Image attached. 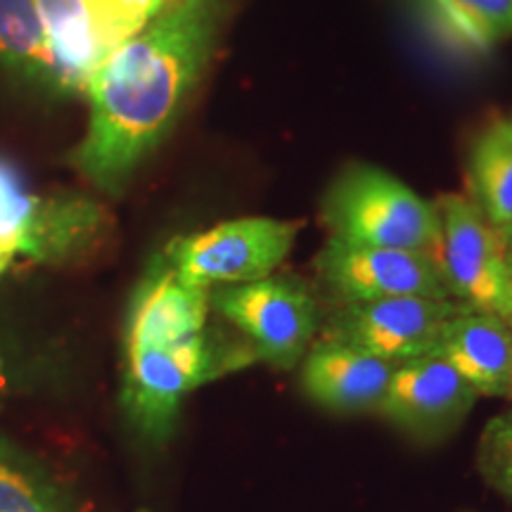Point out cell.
Masks as SVG:
<instances>
[{
	"mask_svg": "<svg viewBox=\"0 0 512 512\" xmlns=\"http://www.w3.org/2000/svg\"><path fill=\"white\" fill-rule=\"evenodd\" d=\"M230 0H174L95 69L86 88L88 126L72 166L119 197L164 143L207 72Z\"/></svg>",
	"mask_w": 512,
	"mask_h": 512,
	"instance_id": "1",
	"label": "cell"
},
{
	"mask_svg": "<svg viewBox=\"0 0 512 512\" xmlns=\"http://www.w3.org/2000/svg\"><path fill=\"white\" fill-rule=\"evenodd\" d=\"M330 238L349 245L420 252L437 261V207L373 164H351L330 183L320 207Z\"/></svg>",
	"mask_w": 512,
	"mask_h": 512,
	"instance_id": "2",
	"label": "cell"
},
{
	"mask_svg": "<svg viewBox=\"0 0 512 512\" xmlns=\"http://www.w3.org/2000/svg\"><path fill=\"white\" fill-rule=\"evenodd\" d=\"M124 354L121 403L133 425L155 441L174 432L181 403L190 392L256 361L252 347L221 344L207 330L174 344L128 347Z\"/></svg>",
	"mask_w": 512,
	"mask_h": 512,
	"instance_id": "3",
	"label": "cell"
},
{
	"mask_svg": "<svg viewBox=\"0 0 512 512\" xmlns=\"http://www.w3.org/2000/svg\"><path fill=\"white\" fill-rule=\"evenodd\" d=\"M437 266L448 297L460 299L467 309L494 313L505 323L512 320L510 247L486 221L482 209L465 195H441Z\"/></svg>",
	"mask_w": 512,
	"mask_h": 512,
	"instance_id": "4",
	"label": "cell"
},
{
	"mask_svg": "<svg viewBox=\"0 0 512 512\" xmlns=\"http://www.w3.org/2000/svg\"><path fill=\"white\" fill-rule=\"evenodd\" d=\"M299 228V221L247 216L171 240L164 256L178 278L192 287L252 283L283 264Z\"/></svg>",
	"mask_w": 512,
	"mask_h": 512,
	"instance_id": "5",
	"label": "cell"
},
{
	"mask_svg": "<svg viewBox=\"0 0 512 512\" xmlns=\"http://www.w3.org/2000/svg\"><path fill=\"white\" fill-rule=\"evenodd\" d=\"M209 304L245 335L256 361L275 368L297 366L318 328L311 292L302 280L287 275L223 285L209 292Z\"/></svg>",
	"mask_w": 512,
	"mask_h": 512,
	"instance_id": "6",
	"label": "cell"
},
{
	"mask_svg": "<svg viewBox=\"0 0 512 512\" xmlns=\"http://www.w3.org/2000/svg\"><path fill=\"white\" fill-rule=\"evenodd\" d=\"M460 306L451 299L432 297H394L344 304V309L330 320L325 339L342 342L399 366L434 354L448 320L456 316Z\"/></svg>",
	"mask_w": 512,
	"mask_h": 512,
	"instance_id": "7",
	"label": "cell"
},
{
	"mask_svg": "<svg viewBox=\"0 0 512 512\" xmlns=\"http://www.w3.org/2000/svg\"><path fill=\"white\" fill-rule=\"evenodd\" d=\"M316 271L344 304L394 297L451 299L437 261L406 249L349 245L330 238L320 249Z\"/></svg>",
	"mask_w": 512,
	"mask_h": 512,
	"instance_id": "8",
	"label": "cell"
},
{
	"mask_svg": "<svg viewBox=\"0 0 512 512\" xmlns=\"http://www.w3.org/2000/svg\"><path fill=\"white\" fill-rule=\"evenodd\" d=\"M477 394L444 356L399 363L377 411L418 439L451 434L475 406Z\"/></svg>",
	"mask_w": 512,
	"mask_h": 512,
	"instance_id": "9",
	"label": "cell"
},
{
	"mask_svg": "<svg viewBox=\"0 0 512 512\" xmlns=\"http://www.w3.org/2000/svg\"><path fill=\"white\" fill-rule=\"evenodd\" d=\"M209 290L178 278L164 254L155 256L131 297L124 349L174 344L207 330Z\"/></svg>",
	"mask_w": 512,
	"mask_h": 512,
	"instance_id": "10",
	"label": "cell"
},
{
	"mask_svg": "<svg viewBox=\"0 0 512 512\" xmlns=\"http://www.w3.org/2000/svg\"><path fill=\"white\" fill-rule=\"evenodd\" d=\"M394 370V363L323 339L306 356L302 384L309 399L328 411H375L387 394Z\"/></svg>",
	"mask_w": 512,
	"mask_h": 512,
	"instance_id": "11",
	"label": "cell"
},
{
	"mask_svg": "<svg viewBox=\"0 0 512 512\" xmlns=\"http://www.w3.org/2000/svg\"><path fill=\"white\" fill-rule=\"evenodd\" d=\"M114 228L105 207L86 195H43L22 256L36 264H81L100 252Z\"/></svg>",
	"mask_w": 512,
	"mask_h": 512,
	"instance_id": "12",
	"label": "cell"
},
{
	"mask_svg": "<svg viewBox=\"0 0 512 512\" xmlns=\"http://www.w3.org/2000/svg\"><path fill=\"white\" fill-rule=\"evenodd\" d=\"M434 354L444 356L477 396H510L512 328L494 313L460 306Z\"/></svg>",
	"mask_w": 512,
	"mask_h": 512,
	"instance_id": "13",
	"label": "cell"
},
{
	"mask_svg": "<svg viewBox=\"0 0 512 512\" xmlns=\"http://www.w3.org/2000/svg\"><path fill=\"white\" fill-rule=\"evenodd\" d=\"M46 34L53 88L83 95L112 48L100 34L86 0H34Z\"/></svg>",
	"mask_w": 512,
	"mask_h": 512,
	"instance_id": "14",
	"label": "cell"
},
{
	"mask_svg": "<svg viewBox=\"0 0 512 512\" xmlns=\"http://www.w3.org/2000/svg\"><path fill=\"white\" fill-rule=\"evenodd\" d=\"M470 185L486 221L503 238L512 233V136L505 119L479 133L470 155Z\"/></svg>",
	"mask_w": 512,
	"mask_h": 512,
	"instance_id": "15",
	"label": "cell"
},
{
	"mask_svg": "<svg viewBox=\"0 0 512 512\" xmlns=\"http://www.w3.org/2000/svg\"><path fill=\"white\" fill-rule=\"evenodd\" d=\"M0 62L22 79L53 86V67L34 0H0Z\"/></svg>",
	"mask_w": 512,
	"mask_h": 512,
	"instance_id": "16",
	"label": "cell"
},
{
	"mask_svg": "<svg viewBox=\"0 0 512 512\" xmlns=\"http://www.w3.org/2000/svg\"><path fill=\"white\" fill-rule=\"evenodd\" d=\"M413 10L434 46L456 60H484L496 48L498 38L451 0H413Z\"/></svg>",
	"mask_w": 512,
	"mask_h": 512,
	"instance_id": "17",
	"label": "cell"
},
{
	"mask_svg": "<svg viewBox=\"0 0 512 512\" xmlns=\"http://www.w3.org/2000/svg\"><path fill=\"white\" fill-rule=\"evenodd\" d=\"M38 202L41 195L29 188L22 171L0 157V275L22 256Z\"/></svg>",
	"mask_w": 512,
	"mask_h": 512,
	"instance_id": "18",
	"label": "cell"
},
{
	"mask_svg": "<svg viewBox=\"0 0 512 512\" xmlns=\"http://www.w3.org/2000/svg\"><path fill=\"white\" fill-rule=\"evenodd\" d=\"M50 494L43 477L22 453L0 441V512H46Z\"/></svg>",
	"mask_w": 512,
	"mask_h": 512,
	"instance_id": "19",
	"label": "cell"
},
{
	"mask_svg": "<svg viewBox=\"0 0 512 512\" xmlns=\"http://www.w3.org/2000/svg\"><path fill=\"white\" fill-rule=\"evenodd\" d=\"M171 0H86L88 10L112 50L136 36Z\"/></svg>",
	"mask_w": 512,
	"mask_h": 512,
	"instance_id": "20",
	"label": "cell"
},
{
	"mask_svg": "<svg viewBox=\"0 0 512 512\" xmlns=\"http://www.w3.org/2000/svg\"><path fill=\"white\" fill-rule=\"evenodd\" d=\"M477 467L491 489L512 501V411L486 422L477 446Z\"/></svg>",
	"mask_w": 512,
	"mask_h": 512,
	"instance_id": "21",
	"label": "cell"
},
{
	"mask_svg": "<svg viewBox=\"0 0 512 512\" xmlns=\"http://www.w3.org/2000/svg\"><path fill=\"white\" fill-rule=\"evenodd\" d=\"M451 3L477 19L498 41L512 36V0H451Z\"/></svg>",
	"mask_w": 512,
	"mask_h": 512,
	"instance_id": "22",
	"label": "cell"
},
{
	"mask_svg": "<svg viewBox=\"0 0 512 512\" xmlns=\"http://www.w3.org/2000/svg\"><path fill=\"white\" fill-rule=\"evenodd\" d=\"M508 266H510V280H512V252H510V256H508ZM508 325H512V320Z\"/></svg>",
	"mask_w": 512,
	"mask_h": 512,
	"instance_id": "23",
	"label": "cell"
},
{
	"mask_svg": "<svg viewBox=\"0 0 512 512\" xmlns=\"http://www.w3.org/2000/svg\"><path fill=\"white\" fill-rule=\"evenodd\" d=\"M0 384H3V356H0Z\"/></svg>",
	"mask_w": 512,
	"mask_h": 512,
	"instance_id": "24",
	"label": "cell"
},
{
	"mask_svg": "<svg viewBox=\"0 0 512 512\" xmlns=\"http://www.w3.org/2000/svg\"><path fill=\"white\" fill-rule=\"evenodd\" d=\"M505 124H508V131H510V136H512V117L505 119Z\"/></svg>",
	"mask_w": 512,
	"mask_h": 512,
	"instance_id": "25",
	"label": "cell"
},
{
	"mask_svg": "<svg viewBox=\"0 0 512 512\" xmlns=\"http://www.w3.org/2000/svg\"><path fill=\"white\" fill-rule=\"evenodd\" d=\"M505 242H508V247H510V252H512V233L508 235V238H505Z\"/></svg>",
	"mask_w": 512,
	"mask_h": 512,
	"instance_id": "26",
	"label": "cell"
},
{
	"mask_svg": "<svg viewBox=\"0 0 512 512\" xmlns=\"http://www.w3.org/2000/svg\"><path fill=\"white\" fill-rule=\"evenodd\" d=\"M510 328H512V325H510ZM508 399H512V387H510V396H508Z\"/></svg>",
	"mask_w": 512,
	"mask_h": 512,
	"instance_id": "27",
	"label": "cell"
},
{
	"mask_svg": "<svg viewBox=\"0 0 512 512\" xmlns=\"http://www.w3.org/2000/svg\"><path fill=\"white\" fill-rule=\"evenodd\" d=\"M138 512H147V510H138Z\"/></svg>",
	"mask_w": 512,
	"mask_h": 512,
	"instance_id": "28",
	"label": "cell"
},
{
	"mask_svg": "<svg viewBox=\"0 0 512 512\" xmlns=\"http://www.w3.org/2000/svg\"><path fill=\"white\" fill-rule=\"evenodd\" d=\"M46 512H53V510H46Z\"/></svg>",
	"mask_w": 512,
	"mask_h": 512,
	"instance_id": "29",
	"label": "cell"
},
{
	"mask_svg": "<svg viewBox=\"0 0 512 512\" xmlns=\"http://www.w3.org/2000/svg\"><path fill=\"white\" fill-rule=\"evenodd\" d=\"M171 3H174V0H171Z\"/></svg>",
	"mask_w": 512,
	"mask_h": 512,
	"instance_id": "30",
	"label": "cell"
}]
</instances>
